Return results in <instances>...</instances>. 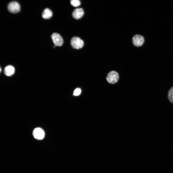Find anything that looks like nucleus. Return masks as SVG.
Returning <instances> with one entry per match:
<instances>
[{"instance_id": "7", "label": "nucleus", "mask_w": 173, "mask_h": 173, "mask_svg": "<svg viewBox=\"0 0 173 173\" xmlns=\"http://www.w3.org/2000/svg\"><path fill=\"white\" fill-rule=\"evenodd\" d=\"M84 14L83 10L81 8H77L74 10L72 13V16L75 19H78L81 18Z\"/></svg>"}, {"instance_id": "12", "label": "nucleus", "mask_w": 173, "mask_h": 173, "mask_svg": "<svg viewBox=\"0 0 173 173\" xmlns=\"http://www.w3.org/2000/svg\"><path fill=\"white\" fill-rule=\"evenodd\" d=\"M81 92V89L79 88H77L75 89L74 90L73 95L75 96H78L80 94Z\"/></svg>"}, {"instance_id": "11", "label": "nucleus", "mask_w": 173, "mask_h": 173, "mask_svg": "<svg viewBox=\"0 0 173 173\" xmlns=\"http://www.w3.org/2000/svg\"><path fill=\"white\" fill-rule=\"evenodd\" d=\"M70 2L72 5L75 7H78L81 4L80 1L79 0H71Z\"/></svg>"}, {"instance_id": "6", "label": "nucleus", "mask_w": 173, "mask_h": 173, "mask_svg": "<svg viewBox=\"0 0 173 173\" xmlns=\"http://www.w3.org/2000/svg\"><path fill=\"white\" fill-rule=\"evenodd\" d=\"M33 134L34 137L37 139L41 140L44 137L45 133L42 129L40 128H37L33 130Z\"/></svg>"}, {"instance_id": "1", "label": "nucleus", "mask_w": 173, "mask_h": 173, "mask_svg": "<svg viewBox=\"0 0 173 173\" xmlns=\"http://www.w3.org/2000/svg\"><path fill=\"white\" fill-rule=\"evenodd\" d=\"M119 78V74L116 71L112 70L109 72L106 77V80L109 83L113 84L117 83Z\"/></svg>"}, {"instance_id": "4", "label": "nucleus", "mask_w": 173, "mask_h": 173, "mask_svg": "<svg viewBox=\"0 0 173 173\" xmlns=\"http://www.w3.org/2000/svg\"><path fill=\"white\" fill-rule=\"evenodd\" d=\"M52 39L55 45L60 46H62L63 43V39L62 37L58 33H54L51 36Z\"/></svg>"}, {"instance_id": "9", "label": "nucleus", "mask_w": 173, "mask_h": 173, "mask_svg": "<svg viewBox=\"0 0 173 173\" xmlns=\"http://www.w3.org/2000/svg\"><path fill=\"white\" fill-rule=\"evenodd\" d=\"M53 13L52 11L48 8H46L43 11L42 14L43 18L45 19H48L52 16Z\"/></svg>"}, {"instance_id": "3", "label": "nucleus", "mask_w": 173, "mask_h": 173, "mask_svg": "<svg viewBox=\"0 0 173 173\" xmlns=\"http://www.w3.org/2000/svg\"><path fill=\"white\" fill-rule=\"evenodd\" d=\"M7 8L9 12L11 13H16L20 10V7L19 4L15 1L10 2L8 4Z\"/></svg>"}, {"instance_id": "8", "label": "nucleus", "mask_w": 173, "mask_h": 173, "mask_svg": "<svg viewBox=\"0 0 173 173\" xmlns=\"http://www.w3.org/2000/svg\"><path fill=\"white\" fill-rule=\"evenodd\" d=\"M15 68L12 66L8 65L6 66L4 69L5 74L8 76H12L13 74L15 72Z\"/></svg>"}, {"instance_id": "10", "label": "nucleus", "mask_w": 173, "mask_h": 173, "mask_svg": "<svg viewBox=\"0 0 173 173\" xmlns=\"http://www.w3.org/2000/svg\"><path fill=\"white\" fill-rule=\"evenodd\" d=\"M167 97L169 101L173 104V86L169 90L168 92Z\"/></svg>"}, {"instance_id": "5", "label": "nucleus", "mask_w": 173, "mask_h": 173, "mask_svg": "<svg viewBox=\"0 0 173 173\" xmlns=\"http://www.w3.org/2000/svg\"><path fill=\"white\" fill-rule=\"evenodd\" d=\"M144 39L142 36L137 34L134 35L132 38V42L135 46L139 47L142 46L144 43Z\"/></svg>"}, {"instance_id": "2", "label": "nucleus", "mask_w": 173, "mask_h": 173, "mask_svg": "<svg viewBox=\"0 0 173 173\" xmlns=\"http://www.w3.org/2000/svg\"><path fill=\"white\" fill-rule=\"evenodd\" d=\"M70 43L72 47L74 48L77 49L82 48L84 44L83 41L77 37H73L71 40Z\"/></svg>"}]
</instances>
